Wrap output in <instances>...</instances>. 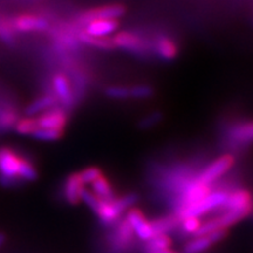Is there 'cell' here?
Masks as SVG:
<instances>
[{"instance_id": "6da1fadb", "label": "cell", "mask_w": 253, "mask_h": 253, "mask_svg": "<svg viewBox=\"0 0 253 253\" xmlns=\"http://www.w3.org/2000/svg\"><path fill=\"white\" fill-rule=\"evenodd\" d=\"M23 157H20L11 148H0V184L2 186H14L21 183L20 167Z\"/></svg>"}, {"instance_id": "7a4b0ae2", "label": "cell", "mask_w": 253, "mask_h": 253, "mask_svg": "<svg viewBox=\"0 0 253 253\" xmlns=\"http://www.w3.org/2000/svg\"><path fill=\"white\" fill-rule=\"evenodd\" d=\"M137 202V195L128 194L120 198H114L112 201H103L101 199V204L96 210L97 217L103 225H113L119 220L122 212L130 208Z\"/></svg>"}, {"instance_id": "3957f363", "label": "cell", "mask_w": 253, "mask_h": 253, "mask_svg": "<svg viewBox=\"0 0 253 253\" xmlns=\"http://www.w3.org/2000/svg\"><path fill=\"white\" fill-rule=\"evenodd\" d=\"M227 194H229V192L223 191V190L211 191L207 197L202 199L198 203L179 210L178 212L176 213V216L179 218V220H181L185 217H199L202 216V214L210 212V211L214 210V209L223 207V204L225 203L226 201Z\"/></svg>"}, {"instance_id": "277c9868", "label": "cell", "mask_w": 253, "mask_h": 253, "mask_svg": "<svg viewBox=\"0 0 253 253\" xmlns=\"http://www.w3.org/2000/svg\"><path fill=\"white\" fill-rule=\"evenodd\" d=\"M235 163V158L231 155H224L220 156L213 162H211L209 166H207L202 170L201 172L196 176V181L202 183L205 185H211L213 182H216L219 177H221L224 173L229 171L231 167Z\"/></svg>"}, {"instance_id": "5b68a950", "label": "cell", "mask_w": 253, "mask_h": 253, "mask_svg": "<svg viewBox=\"0 0 253 253\" xmlns=\"http://www.w3.org/2000/svg\"><path fill=\"white\" fill-rule=\"evenodd\" d=\"M126 13V8L122 5H107L102 7H97L90 11L84 12L75 19V23L80 26L84 27L91 21L95 20H103V19H113L118 20Z\"/></svg>"}, {"instance_id": "8992f818", "label": "cell", "mask_w": 253, "mask_h": 253, "mask_svg": "<svg viewBox=\"0 0 253 253\" xmlns=\"http://www.w3.org/2000/svg\"><path fill=\"white\" fill-rule=\"evenodd\" d=\"M114 47L128 50L138 55H145L149 52L150 47L138 34L131 32H120L112 39Z\"/></svg>"}, {"instance_id": "52a82bcc", "label": "cell", "mask_w": 253, "mask_h": 253, "mask_svg": "<svg viewBox=\"0 0 253 253\" xmlns=\"http://www.w3.org/2000/svg\"><path fill=\"white\" fill-rule=\"evenodd\" d=\"M12 30L23 32H43L47 31L49 27L48 20L46 18L40 17L36 14H21L12 19L9 21Z\"/></svg>"}, {"instance_id": "ba28073f", "label": "cell", "mask_w": 253, "mask_h": 253, "mask_svg": "<svg viewBox=\"0 0 253 253\" xmlns=\"http://www.w3.org/2000/svg\"><path fill=\"white\" fill-rule=\"evenodd\" d=\"M53 88L56 100L62 104L63 109L72 108L75 104V94L72 89L71 82L63 74H55L53 78Z\"/></svg>"}, {"instance_id": "9c48e42d", "label": "cell", "mask_w": 253, "mask_h": 253, "mask_svg": "<svg viewBox=\"0 0 253 253\" xmlns=\"http://www.w3.org/2000/svg\"><path fill=\"white\" fill-rule=\"evenodd\" d=\"M226 140L233 147H243V145L253 142V122L235 123L227 129Z\"/></svg>"}, {"instance_id": "30bf717a", "label": "cell", "mask_w": 253, "mask_h": 253, "mask_svg": "<svg viewBox=\"0 0 253 253\" xmlns=\"http://www.w3.org/2000/svg\"><path fill=\"white\" fill-rule=\"evenodd\" d=\"M38 126L45 129H59L63 130L67 123V114L62 107H53L45 113H42L39 118L36 119Z\"/></svg>"}, {"instance_id": "8fae6325", "label": "cell", "mask_w": 253, "mask_h": 253, "mask_svg": "<svg viewBox=\"0 0 253 253\" xmlns=\"http://www.w3.org/2000/svg\"><path fill=\"white\" fill-rule=\"evenodd\" d=\"M132 235H134V230H132L131 225L128 223V220L123 219L114 229L109 239L110 245L116 251H125V250L130 248Z\"/></svg>"}, {"instance_id": "7c38bea8", "label": "cell", "mask_w": 253, "mask_h": 253, "mask_svg": "<svg viewBox=\"0 0 253 253\" xmlns=\"http://www.w3.org/2000/svg\"><path fill=\"white\" fill-rule=\"evenodd\" d=\"M225 230H218L204 236H196L184 248V253H201L225 237Z\"/></svg>"}, {"instance_id": "4fadbf2b", "label": "cell", "mask_w": 253, "mask_h": 253, "mask_svg": "<svg viewBox=\"0 0 253 253\" xmlns=\"http://www.w3.org/2000/svg\"><path fill=\"white\" fill-rule=\"evenodd\" d=\"M126 219L130 224L132 230L138 236V238H141L142 240H149L154 236L150 223L145 219L143 213L137 209H131L126 214Z\"/></svg>"}, {"instance_id": "5bb4252c", "label": "cell", "mask_w": 253, "mask_h": 253, "mask_svg": "<svg viewBox=\"0 0 253 253\" xmlns=\"http://www.w3.org/2000/svg\"><path fill=\"white\" fill-rule=\"evenodd\" d=\"M224 210H240V209H249L252 210L253 201L252 196L246 190H236L227 194L225 203L223 204Z\"/></svg>"}, {"instance_id": "9a60e30c", "label": "cell", "mask_w": 253, "mask_h": 253, "mask_svg": "<svg viewBox=\"0 0 253 253\" xmlns=\"http://www.w3.org/2000/svg\"><path fill=\"white\" fill-rule=\"evenodd\" d=\"M119 23L118 20L113 19H103V20L91 21L84 26V32L91 37L96 38H107L110 34L118 30Z\"/></svg>"}, {"instance_id": "2e32d148", "label": "cell", "mask_w": 253, "mask_h": 253, "mask_svg": "<svg viewBox=\"0 0 253 253\" xmlns=\"http://www.w3.org/2000/svg\"><path fill=\"white\" fill-rule=\"evenodd\" d=\"M155 53L163 60H172L177 56L178 48L175 41L170 39V38L160 36L154 43Z\"/></svg>"}, {"instance_id": "e0dca14e", "label": "cell", "mask_w": 253, "mask_h": 253, "mask_svg": "<svg viewBox=\"0 0 253 253\" xmlns=\"http://www.w3.org/2000/svg\"><path fill=\"white\" fill-rule=\"evenodd\" d=\"M84 189V184H82L80 177L78 173H73V175L68 176L65 182V198L69 204H78L80 199L81 190Z\"/></svg>"}, {"instance_id": "ac0fdd59", "label": "cell", "mask_w": 253, "mask_h": 253, "mask_svg": "<svg viewBox=\"0 0 253 253\" xmlns=\"http://www.w3.org/2000/svg\"><path fill=\"white\" fill-rule=\"evenodd\" d=\"M56 103H58V100H56L54 94L42 95V96L34 100L30 106H27V108L25 109V114L27 116H33L36 114H40L53 108V107H55Z\"/></svg>"}, {"instance_id": "d6986e66", "label": "cell", "mask_w": 253, "mask_h": 253, "mask_svg": "<svg viewBox=\"0 0 253 253\" xmlns=\"http://www.w3.org/2000/svg\"><path fill=\"white\" fill-rule=\"evenodd\" d=\"M179 221H181L179 218L173 214V216L158 218V219L150 221V226L154 235H167L168 232L175 230L178 226Z\"/></svg>"}, {"instance_id": "ffe728a7", "label": "cell", "mask_w": 253, "mask_h": 253, "mask_svg": "<svg viewBox=\"0 0 253 253\" xmlns=\"http://www.w3.org/2000/svg\"><path fill=\"white\" fill-rule=\"evenodd\" d=\"M78 39L80 42L84 43V45L91 46V47H96V48H101V49H110L114 48L113 41L108 39V38H96V37H91L89 34H87L84 30L79 31L78 32Z\"/></svg>"}, {"instance_id": "44dd1931", "label": "cell", "mask_w": 253, "mask_h": 253, "mask_svg": "<svg viewBox=\"0 0 253 253\" xmlns=\"http://www.w3.org/2000/svg\"><path fill=\"white\" fill-rule=\"evenodd\" d=\"M91 188H93V192L100 199L103 201H112L114 197V191L110 186L109 182L107 181L106 177L101 176L96 181L91 183Z\"/></svg>"}, {"instance_id": "7402d4cb", "label": "cell", "mask_w": 253, "mask_h": 253, "mask_svg": "<svg viewBox=\"0 0 253 253\" xmlns=\"http://www.w3.org/2000/svg\"><path fill=\"white\" fill-rule=\"evenodd\" d=\"M171 245V239L168 235H154L149 240H147L145 251L147 253L162 251L167 250Z\"/></svg>"}, {"instance_id": "603a6c76", "label": "cell", "mask_w": 253, "mask_h": 253, "mask_svg": "<svg viewBox=\"0 0 253 253\" xmlns=\"http://www.w3.org/2000/svg\"><path fill=\"white\" fill-rule=\"evenodd\" d=\"M18 122V115L7 107H0V131L8 130Z\"/></svg>"}, {"instance_id": "cb8c5ba5", "label": "cell", "mask_w": 253, "mask_h": 253, "mask_svg": "<svg viewBox=\"0 0 253 253\" xmlns=\"http://www.w3.org/2000/svg\"><path fill=\"white\" fill-rule=\"evenodd\" d=\"M15 131L20 135H31L37 130L39 126H38L37 120L32 118H26L23 120H18V122L14 126Z\"/></svg>"}, {"instance_id": "d4e9b609", "label": "cell", "mask_w": 253, "mask_h": 253, "mask_svg": "<svg viewBox=\"0 0 253 253\" xmlns=\"http://www.w3.org/2000/svg\"><path fill=\"white\" fill-rule=\"evenodd\" d=\"M62 134L63 130H59V129L38 128L37 130L32 134V136L40 141H56L61 137Z\"/></svg>"}, {"instance_id": "484cf974", "label": "cell", "mask_w": 253, "mask_h": 253, "mask_svg": "<svg viewBox=\"0 0 253 253\" xmlns=\"http://www.w3.org/2000/svg\"><path fill=\"white\" fill-rule=\"evenodd\" d=\"M0 39L8 46L14 45L15 42L14 31L12 30L9 21H6L1 17H0Z\"/></svg>"}, {"instance_id": "4316f807", "label": "cell", "mask_w": 253, "mask_h": 253, "mask_svg": "<svg viewBox=\"0 0 253 253\" xmlns=\"http://www.w3.org/2000/svg\"><path fill=\"white\" fill-rule=\"evenodd\" d=\"M80 177L82 184H91V183L100 178L102 175V171L96 167H89L87 169H84L81 172L78 173Z\"/></svg>"}, {"instance_id": "83f0119b", "label": "cell", "mask_w": 253, "mask_h": 253, "mask_svg": "<svg viewBox=\"0 0 253 253\" xmlns=\"http://www.w3.org/2000/svg\"><path fill=\"white\" fill-rule=\"evenodd\" d=\"M106 95L110 99L126 100L130 99V88L121 86H112L106 89Z\"/></svg>"}, {"instance_id": "f1b7e54d", "label": "cell", "mask_w": 253, "mask_h": 253, "mask_svg": "<svg viewBox=\"0 0 253 253\" xmlns=\"http://www.w3.org/2000/svg\"><path fill=\"white\" fill-rule=\"evenodd\" d=\"M80 199L81 201H84V203H86L88 207L94 211V212H96V210L99 209L101 204V199L97 197L93 191H90V190H87L84 188L81 190Z\"/></svg>"}, {"instance_id": "f546056e", "label": "cell", "mask_w": 253, "mask_h": 253, "mask_svg": "<svg viewBox=\"0 0 253 253\" xmlns=\"http://www.w3.org/2000/svg\"><path fill=\"white\" fill-rule=\"evenodd\" d=\"M181 223L182 230L188 235H196L199 226H201V221H199L198 217H185L181 219Z\"/></svg>"}, {"instance_id": "4dcf8cb0", "label": "cell", "mask_w": 253, "mask_h": 253, "mask_svg": "<svg viewBox=\"0 0 253 253\" xmlns=\"http://www.w3.org/2000/svg\"><path fill=\"white\" fill-rule=\"evenodd\" d=\"M153 88L145 84H138L130 88V99H148L153 95Z\"/></svg>"}, {"instance_id": "1f68e13d", "label": "cell", "mask_w": 253, "mask_h": 253, "mask_svg": "<svg viewBox=\"0 0 253 253\" xmlns=\"http://www.w3.org/2000/svg\"><path fill=\"white\" fill-rule=\"evenodd\" d=\"M162 119V115L160 113H153L150 115H147L145 118H143L140 121V126L142 129H149L151 126H154L155 125H157L158 122L161 121Z\"/></svg>"}, {"instance_id": "d6a6232c", "label": "cell", "mask_w": 253, "mask_h": 253, "mask_svg": "<svg viewBox=\"0 0 253 253\" xmlns=\"http://www.w3.org/2000/svg\"><path fill=\"white\" fill-rule=\"evenodd\" d=\"M5 239H6V237H5L4 233H0V248H1L2 244L5 243Z\"/></svg>"}, {"instance_id": "836d02e7", "label": "cell", "mask_w": 253, "mask_h": 253, "mask_svg": "<svg viewBox=\"0 0 253 253\" xmlns=\"http://www.w3.org/2000/svg\"><path fill=\"white\" fill-rule=\"evenodd\" d=\"M150 253H176V252H173V251H171V250L167 249V250H162V251H156V252H150Z\"/></svg>"}]
</instances>
